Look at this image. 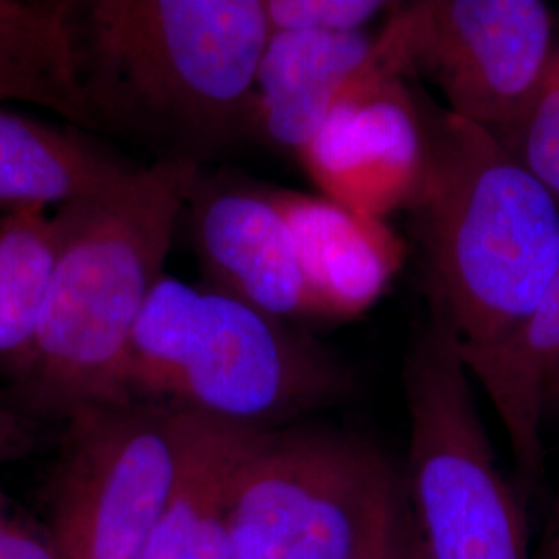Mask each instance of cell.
<instances>
[{
	"label": "cell",
	"mask_w": 559,
	"mask_h": 559,
	"mask_svg": "<svg viewBox=\"0 0 559 559\" xmlns=\"http://www.w3.org/2000/svg\"><path fill=\"white\" fill-rule=\"evenodd\" d=\"M413 94L425 166L408 210L425 290L471 373L519 336L556 278L558 201L487 129Z\"/></svg>",
	"instance_id": "1"
},
{
	"label": "cell",
	"mask_w": 559,
	"mask_h": 559,
	"mask_svg": "<svg viewBox=\"0 0 559 559\" xmlns=\"http://www.w3.org/2000/svg\"><path fill=\"white\" fill-rule=\"evenodd\" d=\"M203 164L166 156L57 210L60 247L32 344L9 373L23 415L69 420L131 402L124 365L141 311L164 276Z\"/></svg>",
	"instance_id": "2"
},
{
	"label": "cell",
	"mask_w": 559,
	"mask_h": 559,
	"mask_svg": "<svg viewBox=\"0 0 559 559\" xmlns=\"http://www.w3.org/2000/svg\"><path fill=\"white\" fill-rule=\"evenodd\" d=\"M270 27L261 0H85L81 85L106 124L200 162L253 141V85Z\"/></svg>",
	"instance_id": "3"
},
{
	"label": "cell",
	"mask_w": 559,
	"mask_h": 559,
	"mask_svg": "<svg viewBox=\"0 0 559 559\" xmlns=\"http://www.w3.org/2000/svg\"><path fill=\"white\" fill-rule=\"evenodd\" d=\"M350 392V371L299 325L168 274L141 311L124 365L131 402L253 431L300 423Z\"/></svg>",
	"instance_id": "4"
},
{
	"label": "cell",
	"mask_w": 559,
	"mask_h": 559,
	"mask_svg": "<svg viewBox=\"0 0 559 559\" xmlns=\"http://www.w3.org/2000/svg\"><path fill=\"white\" fill-rule=\"evenodd\" d=\"M406 498L429 559H533L519 493L501 473L454 334L429 311L404 359Z\"/></svg>",
	"instance_id": "5"
},
{
	"label": "cell",
	"mask_w": 559,
	"mask_h": 559,
	"mask_svg": "<svg viewBox=\"0 0 559 559\" xmlns=\"http://www.w3.org/2000/svg\"><path fill=\"white\" fill-rule=\"evenodd\" d=\"M373 50L400 80H425L445 110L489 133L533 102L554 55L551 11L539 0L394 2Z\"/></svg>",
	"instance_id": "6"
},
{
	"label": "cell",
	"mask_w": 559,
	"mask_h": 559,
	"mask_svg": "<svg viewBox=\"0 0 559 559\" xmlns=\"http://www.w3.org/2000/svg\"><path fill=\"white\" fill-rule=\"evenodd\" d=\"M48 535L60 559H141L177 471L180 413L145 402L64 420Z\"/></svg>",
	"instance_id": "7"
},
{
	"label": "cell",
	"mask_w": 559,
	"mask_h": 559,
	"mask_svg": "<svg viewBox=\"0 0 559 559\" xmlns=\"http://www.w3.org/2000/svg\"><path fill=\"white\" fill-rule=\"evenodd\" d=\"M390 464L350 431L307 423L263 431L237 479L235 559H346Z\"/></svg>",
	"instance_id": "8"
},
{
	"label": "cell",
	"mask_w": 559,
	"mask_h": 559,
	"mask_svg": "<svg viewBox=\"0 0 559 559\" xmlns=\"http://www.w3.org/2000/svg\"><path fill=\"white\" fill-rule=\"evenodd\" d=\"M299 162L320 195L360 216L388 221L408 210L425 166L413 87L392 75L373 50Z\"/></svg>",
	"instance_id": "9"
},
{
	"label": "cell",
	"mask_w": 559,
	"mask_h": 559,
	"mask_svg": "<svg viewBox=\"0 0 559 559\" xmlns=\"http://www.w3.org/2000/svg\"><path fill=\"white\" fill-rule=\"evenodd\" d=\"M203 284L278 320H316L288 226L267 185L200 177L187 201Z\"/></svg>",
	"instance_id": "10"
},
{
	"label": "cell",
	"mask_w": 559,
	"mask_h": 559,
	"mask_svg": "<svg viewBox=\"0 0 559 559\" xmlns=\"http://www.w3.org/2000/svg\"><path fill=\"white\" fill-rule=\"evenodd\" d=\"M267 193L288 226L316 320H355L369 311L406 258L399 233L320 193L274 185Z\"/></svg>",
	"instance_id": "11"
},
{
	"label": "cell",
	"mask_w": 559,
	"mask_h": 559,
	"mask_svg": "<svg viewBox=\"0 0 559 559\" xmlns=\"http://www.w3.org/2000/svg\"><path fill=\"white\" fill-rule=\"evenodd\" d=\"M371 52L367 32H270L253 85V141L299 160Z\"/></svg>",
	"instance_id": "12"
},
{
	"label": "cell",
	"mask_w": 559,
	"mask_h": 559,
	"mask_svg": "<svg viewBox=\"0 0 559 559\" xmlns=\"http://www.w3.org/2000/svg\"><path fill=\"white\" fill-rule=\"evenodd\" d=\"M179 413L175 479L141 559H235L237 479L242 460L263 431Z\"/></svg>",
	"instance_id": "13"
},
{
	"label": "cell",
	"mask_w": 559,
	"mask_h": 559,
	"mask_svg": "<svg viewBox=\"0 0 559 559\" xmlns=\"http://www.w3.org/2000/svg\"><path fill=\"white\" fill-rule=\"evenodd\" d=\"M512 445L522 489L543 473L545 420L559 413V270L519 336L471 371Z\"/></svg>",
	"instance_id": "14"
},
{
	"label": "cell",
	"mask_w": 559,
	"mask_h": 559,
	"mask_svg": "<svg viewBox=\"0 0 559 559\" xmlns=\"http://www.w3.org/2000/svg\"><path fill=\"white\" fill-rule=\"evenodd\" d=\"M73 0H0V106L44 108L96 129L78 62Z\"/></svg>",
	"instance_id": "15"
},
{
	"label": "cell",
	"mask_w": 559,
	"mask_h": 559,
	"mask_svg": "<svg viewBox=\"0 0 559 559\" xmlns=\"http://www.w3.org/2000/svg\"><path fill=\"white\" fill-rule=\"evenodd\" d=\"M75 127H55L0 106V205L62 207L131 170Z\"/></svg>",
	"instance_id": "16"
},
{
	"label": "cell",
	"mask_w": 559,
	"mask_h": 559,
	"mask_svg": "<svg viewBox=\"0 0 559 559\" xmlns=\"http://www.w3.org/2000/svg\"><path fill=\"white\" fill-rule=\"evenodd\" d=\"M57 212L21 207L0 216V369L25 357L59 255Z\"/></svg>",
	"instance_id": "17"
},
{
	"label": "cell",
	"mask_w": 559,
	"mask_h": 559,
	"mask_svg": "<svg viewBox=\"0 0 559 559\" xmlns=\"http://www.w3.org/2000/svg\"><path fill=\"white\" fill-rule=\"evenodd\" d=\"M491 135L533 179L559 198V55L526 110Z\"/></svg>",
	"instance_id": "18"
},
{
	"label": "cell",
	"mask_w": 559,
	"mask_h": 559,
	"mask_svg": "<svg viewBox=\"0 0 559 559\" xmlns=\"http://www.w3.org/2000/svg\"><path fill=\"white\" fill-rule=\"evenodd\" d=\"M270 32L360 34L388 15L394 2L381 0H261Z\"/></svg>",
	"instance_id": "19"
},
{
	"label": "cell",
	"mask_w": 559,
	"mask_h": 559,
	"mask_svg": "<svg viewBox=\"0 0 559 559\" xmlns=\"http://www.w3.org/2000/svg\"><path fill=\"white\" fill-rule=\"evenodd\" d=\"M408 498L404 475L390 464L365 503L359 528L346 559H399Z\"/></svg>",
	"instance_id": "20"
},
{
	"label": "cell",
	"mask_w": 559,
	"mask_h": 559,
	"mask_svg": "<svg viewBox=\"0 0 559 559\" xmlns=\"http://www.w3.org/2000/svg\"><path fill=\"white\" fill-rule=\"evenodd\" d=\"M0 559H60L48 531L20 519L0 485Z\"/></svg>",
	"instance_id": "21"
},
{
	"label": "cell",
	"mask_w": 559,
	"mask_h": 559,
	"mask_svg": "<svg viewBox=\"0 0 559 559\" xmlns=\"http://www.w3.org/2000/svg\"><path fill=\"white\" fill-rule=\"evenodd\" d=\"M34 429L21 408H11L0 402V462L17 459L34 445Z\"/></svg>",
	"instance_id": "22"
},
{
	"label": "cell",
	"mask_w": 559,
	"mask_h": 559,
	"mask_svg": "<svg viewBox=\"0 0 559 559\" xmlns=\"http://www.w3.org/2000/svg\"><path fill=\"white\" fill-rule=\"evenodd\" d=\"M399 559H429L423 539H420L419 528H417V522L413 516L411 503L406 508V516H404V524H402Z\"/></svg>",
	"instance_id": "23"
},
{
	"label": "cell",
	"mask_w": 559,
	"mask_h": 559,
	"mask_svg": "<svg viewBox=\"0 0 559 559\" xmlns=\"http://www.w3.org/2000/svg\"><path fill=\"white\" fill-rule=\"evenodd\" d=\"M533 559H559V493Z\"/></svg>",
	"instance_id": "24"
}]
</instances>
